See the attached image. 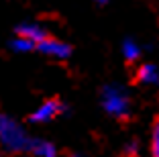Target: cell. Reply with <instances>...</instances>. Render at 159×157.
Returning <instances> with one entry per match:
<instances>
[{
    "label": "cell",
    "mask_w": 159,
    "mask_h": 157,
    "mask_svg": "<svg viewBox=\"0 0 159 157\" xmlns=\"http://www.w3.org/2000/svg\"><path fill=\"white\" fill-rule=\"evenodd\" d=\"M31 137L20 122L8 114H0V147L6 153H27Z\"/></svg>",
    "instance_id": "cell-1"
},
{
    "label": "cell",
    "mask_w": 159,
    "mask_h": 157,
    "mask_svg": "<svg viewBox=\"0 0 159 157\" xmlns=\"http://www.w3.org/2000/svg\"><path fill=\"white\" fill-rule=\"evenodd\" d=\"M100 106L112 118H129L131 116V96L118 84H106L100 90Z\"/></svg>",
    "instance_id": "cell-2"
},
{
    "label": "cell",
    "mask_w": 159,
    "mask_h": 157,
    "mask_svg": "<svg viewBox=\"0 0 159 157\" xmlns=\"http://www.w3.org/2000/svg\"><path fill=\"white\" fill-rule=\"evenodd\" d=\"M66 112H67L66 102H61L59 98H49V100L41 102V104L29 114V120H31L33 125H47V122L55 120L57 116L66 114Z\"/></svg>",
    "instance_id": "cell-3"
},
{
    "label": "cell",
    "mask_w": 159,
    "mask_h": 157,
    "mask_svg": "<svg viewBox=\"0 0 159 157\" xmlns=\"http://www.w3.org/2000/svg\"><path fill=\"white\" fill-rule=\"evenodd\" d=\"M35 51H39V53H43V55H47V57H51V59H59V61L71 57V45L66 43V41H61V39H57V37L43 39V41L35 47Z\"/></svg>",
    "instance_id": "cell-4"
},
{
    "label": "cell",
    "mask_w": 159,
    "mask_h": 157,
    "mask_svg": "<svg viewBox=\"0 0 159 157\" xmlns=\"http://www.w3.org/2000/svg\"><path fill=\"white\" fill-rule=\"evenodd\" d=\"M14 35H16V37L27 39V41H31L35 47H37L43 39L49 37V35H47V29L41 27L39 23H20L19 27L14 29Z\"/></svg>",
    "instance_id": "cell-5"
},
{
    "label": "cell",
    "mask_w": 159,
    "mask_h": 157,
    "mask_svg": "<svg viewBox=\"0 0 159 157\" xmlns=\"http://www.w3.org/2000/svg\"><path fill=\"white\" fill-rule=\"evenodd\" d=\"M27 153H31L33 157H57V147L55 143H51L49 139L41 137H31Z\"/></svg>",
    "instance_id": "cell-6"
},
{
    "label": "cell",
    "mask_w": 159,
    "mask_h": 157,
    "mask_svg": "<svg viewBox=\"0 0 159 157\" xmlns=\"http://www.w3.org/2000/svg\"><path fill=\"white\" fill-rule=\"evenodd\" d=\"M135 80L145 86H157L159 84V65L155 63H141L135 74Z\"/></svg>",
    "instance_id": "cell-7"
},
{
    "label": "cell",
    "mask_w": 159,
    "mask_h": 157,
    "mask_svg": "<svg viewBox=\"0 0 159 157\" xmlns=\"http://www.w3.org/2000/svg\"><path fill=\"white\" fill-rule=\"evenodd\" d=\"M120 53L122 57H125V61H129V63H135L137 59L141 57V45L137 39L133 37H125L120 43Z\"/></svg>",
    "instance_id": "cell-8"
},
{
    "label": "cell",
    "mask_w": 159,
    "mask_h": 157,
    "mask_svg": "<svg viewBox=\"0 0 159 157\" xmlns=\"http://www.w3.org/2000/svg\"><path fill=\"white\" fill-rule=\"evenodd\" d=\"M8 47L14 51V53H31V51H35V45H33V43L27 41V39H23V37H16V35L10 39Z\"/></svg>",
    "instance_id": "cell-9"
},
{
    "label": "cell",
    "mask_w": 159,
    "mask_h": 157,
    "mask_svg": "<svg viewBox=\"0 0 159 157\" xmlns=\"http://www.w3.org/2000/svg\"><path fill=\"white\" fill-rule=\"evenodd\" d=\"M149 153H151V157H159V118L153 122V129H151Z\"/></svg>",
    "instance_id": "cell-10"
},
{
    "label": "cell",
    "mask_w": 159,
    "mask_h": 157,
    "mask_svg": "<svg viewBox=\"0 0 159 157\" xmlns=\"http://www.w3.org/2000/svg\"><path fill=\"white\" fill-rule=\"evenodd\" d=\"M139 149H141V143L139 141H137V139H131V141H129V143H126V149L125 151L129 153V155H139Z\"/></svg>",
    "instance_id": "cell-11"
},
{
    "label": "cell",
    "mask_w": 159,
    "mask_h": 157,
    "mask_svg": "<svg viewBox=\"0 0 159 157\" xmlns=\"http://www.w3.org/2000/svg\"><path fill=\"white\" fill-rule=\"evenodd\" d=\"M70 157H88V155H84V153H80V151H75V153H71Z\"/></svg>",
    "instance_id": "cell-12"
}]
</instances>
